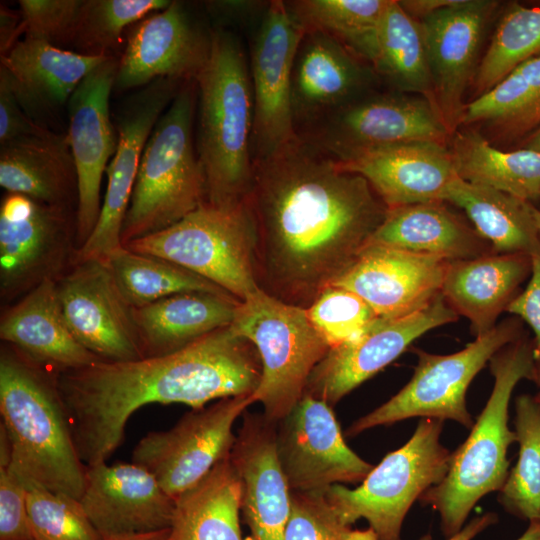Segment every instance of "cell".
<instances>
[{
	"label": "cell",
	"mask_w": 540,
	"mask_h": 540,
	"mask_svg": "<svg viewBox=\"0 0 540 540\" xmlns=\"http://www.w3.org/2000/svg\"><path fill=\"white\" fill-rule=\"evenodd\" d=\"M248 198L260 289L304 309L352 266L388 211L364 177L298 136L253 161Z\"/></svg>",
	"instance_id": "cell-1"
},
{
	"label": "cell",
	"mask_w": 540,
	"mask_h": 540,
	"mask_svg": "<svg viewBox=\"0 0 540 540\" xmlns=\"http://www.w3.org/2000/svg\"><path fill=\"white\" fill-rule=\"evenodd\" d=\"M261 374L255 345L230 324L178 351L100 360L59 373L57 382L78 455L89 466L111 457L139 408L151 403L202 408L215 399L252 394Z\"/></svg>",
	"instance_id": "cell-2"
},
{
	"label": "cell",
	"mask_w": 540,
	"mask_h": 540,
	"mask_svg": "<svg viewBox=\"0 0 540 540\" xmlns=\"http://www.w3.org/2000/svg\"><path fill=\"white\" fill-rule=\"evenodd\" d=\"M0 426L10 443L9 466L25 483L80 499V459L57 373L5 343L0 354Z\"/></svg>",
	"instance_id": "cell-3"
},
{
	"label": "cell",
	"mask_w": 540,
	"mask_h": 540,
	"mask_svg": "<svg viewBox=\"0 0 540 540\" xmlns=\"http://www.w3.org/2000/svg\"><path fill=\"white\" fill-rule=\"evenodd\" d=\"M208 61L195 79L199 99L196 149L206 201L237 203L248 197L253 179V94L249 65L237 39L211 30Z\"/></svg>",
	"instance_id": "cell-4"
},
{
	"label": "cell",
	"mask_w": 540,
	"mask_h": 540,
	"mask_svg": "<svg viewBox=\"0 0 540 540\" xmlns=\"http://www.w3.org/2000/svg\"><path fill=\"white\" fill-rule=\"evenodd\" d=\"M535 359L533 338L526 333L491 357L494 384L486 405L466 440L451 453L443 480L419 498L438 512L446 538L458 533L477 502L499 492L507 479V451L516 442V433L508 426L509 403L519 381L530 379Z\"/></svg>",
	"instance_id": "cell-5"
},
{
	"label": "cell",
	"mask_w": 540,
	"mask_h": 540,
	"mask_svg": "<svg viewBox=\"0 0 540 540\" xmlns=\"http://www.w3.org/2000/svg\"><path fill=\"white\" fill-rule=\"evenodd\" d=\"M197 86L184 82L144 147L121 240L164 230L206 201V183L194 142Z\"/></svg>",
	"instance_id": "cell-6"
},
{
	"label": "cell",
	"mask_w": 540,
	"mask_h": 540,
	"mask_svg": "<svg viewBox=\"0 0 540 540\" xmlns=\"http://www.w3.org/2000/svg\"><path fill=\"white\" fill-rule=\"evenodd\" d=\"M256 243V222L247 197L231 204L205 201L172 226L123 246L174 262L244 301L260 290Z\"/></svg>",
	"instance_id": "cell-7"
},
{
	"label": "cell",
	"mask_w": 540,
	"mask_h": 540,
	"mask_svg": "<svg viewBox=\"0 0 540 540\" xmlns=\"http://www.w3.org/2000/svg\"><path fill=\"white\" fill-rule=\"evenodd\" d=\"M443 424L421 418L410 439L388 453L357 488L329 487L324 496L338 517L347 525L365 519L378 540H401L413 503L448 471L451 452L440 441Z\"/></svg>",
	"instance_id": "cell-8"
},
{
	"label": "cell",
	"mask_w": 540,
	"mask_h": 540,
	"mask_svg": "<svg viewBox=\"0 0 540 540\" xmlns=\"http://www.w3.org/2000/svg\"><path fill=\"white\" fill-rule=\"evenodd\" d=\"M233 327L256 347L262 374L252 393L263 415L277 423L303 397L309 377L330 349L307 309L259 290L242 301Z\"/></svg>",
	"instance_id": "cell-9"
},
{
	"label": "cell",
	"mask_w": 540,
	"mask_h": 540,
	"mask_svg": "<svg viewBox=\"0 0 540 540\" xmlns=\"http://www.w3.org/2000/svg\"><path fill=\"white\" fill-rule=\"evenodd\" d=\"M524 333L521 320L512 317L453 354L437 355L414 348L418 362L409 382L388 401L354 421L345 436L354 437L413 417L452 420L471 429L474 421L466 405L469 385L498 350Z\"/></svg>",
	"instance_id": "cell-10"
},
{
	"label": "cell",
	"mask_w": 540,
	"mask_h": 540,
	"mask_svg": "<svg viewBox=\"0 0 540 540\" xmlns=\"http://www.w3.org/2000/svg\"><path fill=\"white\" fill-rule=\"evenodd\" d=\"M252 394L219 399L186 413L172 428L147 433L136 444L132 462L144 467L176 499L230 456L233 426Z\"/></svg>",
	"instance_id": "cell-11"
},
{
	"label": "cell",
	"mask_w": 540,
	"mask_h": 540,
	"mask_svg": "<svg viewBox=\"0 0 540 540\" xmlns=\"http://www.w3.org/2000/svg\"><path fill=\"white\" fill-rule=\"evenodd\" d=\"M75 220L70 207L8 193L0 206L2 298L27 293L46 279H58L74 259Z\"/></svg>",
	"instance_id": "cell-12"
},
{
	"label": "cell",
	"mask_w": 540,
	"mask_h": 540,
	"mask_svg": "<svg viewBox=\"0 0 540 540\" xmlns=\"http://www.w3.org/2000/svg\"><path fill=\"white\" fill-rule=\"evenodd\" d=\"M275 444L291 492L324 494L362 482L374 467L346 444L332 407L308 394L276 423Z\"/></svg>",
	"instance_id": "cell-13"
},
{
	"label": "cell",
	"mask_w": 540,
	"mask_h": 540,
	"mask_svg": "<svg viewBox=\"0 0 540 540\" xmlns=\"http://www.w3.org/2000/svg\"><path fill=\"white\" fill-rule=\"evenodd\" d=\"M283 1H271L254 40L250 60L253 94V161L297 138L293 69L305 34Z\"/></svg>",
	"instance_id": "cell-14"
},
{
	"label": "cell",
	"mask_w": 540,
	"mask_h": 540,
	"mask_svg": "<svg viewBox=\"0 0 540 540\" xmlns=\"http://www.w3.org/2000/svg\"><path fill=\"white\" fill-rule=\"evenodd\" d=\"M184 82L157 79L132 94L117 120V147L106 173L108 183L98 221L73 261L106 262L123 247L122 227L146 142Z\"/></svg>",
	"instance_id": "cell-15"
},
{
	"label": "cell",
	"mask_w": 540,
	"mask_h": 540,
	"mask_svg": "<svg viewBox=\"0 0 540 540\" xmlns=\"http://www.w3.org/2000/svg\"><path fill=\"white\" fill-rule=\"evenodd\" d=\"M64 319L77 341L102 361L144 358L133 307L104 261H73L56 280Z\"/></svg>",
	"instance_id": "cell-16"
},
{
	"label": "cell",
	"mask_w": 540,
	"mask_h": 540,
	"mask_svg": "<svg viewBox=\"0 0 540 540\" xmlns=\"http://www.w3.org/2000/svg\"><path fill=\"white\" fill-rule=\"evenodd\" d=\"M458 314L442 294L403 317H376L350 340L331 347L311 373L304 394L334 407L344 396L397 359L411 343Z\"/></svg>",
	"instance_id": "cell-17"
},
{
	"label": "cell",
	"mask_w": 540,
	"mask_h": 540,
	"mask_svg": "<svg viewBox=\"0 0 540 540\" xmlns=\"http://www.w3.org/2000/svg\"><path fill=\"white\" fill-rule=\"evenodd\" d=\"M117 67L115 55L107 57L85 76L67 102L69 126L66 135L77 172L75 224L80 246L98 221L103 174L117 147L109 108Z\"/></svg>",
	"instance_id": "cell-18"
},
{
	"label": "cell",
	"mask_w": 540,
	"mask_h": 540,
	"mask_svg": "<svg viewBox=\"0 0 540 540\" xmlns=\"http://www.w3.org/2000/svg\"><path fill=\"white\" fill-rule=\"evenodd\" d=\"M211 42V31L193 19L182 2L171 1L130 27L114 89H138L161 78L195 81L208 61Z\"/></svg>",
	"instance_id": "cell-19"
},
{
	"label": "cell",
	"mask_w": 540,
	"mask_h": 540,
	"mask_svg": "<svg viewBox=\"0 0 540 540\" xmlns=\"http://www.w3.org/2000/svg\"><path fill=\"white\" fill-rule=\"evenodd\" d=\"M498 2L459 0L422 19L435 108L449 134L456 132L466 104L463 96L475 75L479 46Z\"/></svg>",
	"instance_id": "cell-20"
},
{
	"label": "cell",
	"mask_w": 540,
	"mask_h": 540,
	"mask_svg": "<svg viewBox=\"0 0 540 540\" xmlns=\"http://www.w3.org/2000/svg\"><path fill=\"white\" fill-rule=\"evenodd\" d=\"M337 164L364 177L389 208L446 202L459 177L451 151L435 142H410L345 151Z\"/></svg>",
	"instance_id": "cell-21"
},
{
	"label": "cell",
	"mask_w": 540,
	"mask_h": 540,
	"mask_svg": "<svg viewBox=\"0 0 540 540\" xmlns=\"http://www.w3.org/2000/svg\"><path fill=\"white\" fill-rule=\"evenodd\" d=\"M81 505L103 539L170 528L175 499L136 463L86 466Z\"/></svg>",
	"instance_id": "cell-22"
},
{
	"label": "cell",
	"mask_w": 540,
	"mask_h": 540,
	"mask_svg": "<svg viewBox=\"0 0 540 540\" xmlns=\"http://www.w3.org/2000/svg\"><path fill=\"white\" fill-rule=\"evenodd\" d=\"M448 263L436 256L369 244L332 286L358 295L378 317H403L441 294Z\"/></svg>",
	"instance_id": "cell-23"
},
{
	"label": "cell",
	"mask_w": 540,
	"mask_h": 540,
	"mask_svg": "<svg viewBox=\"0 0 540 540\" xmlns=\"http://www.w3.org/2000/svg\"><path fill=\"white\" fill-rule=\"evenodd\" d=\"M230 453L242 481L241 513L250 540H285L291 491L276 452V423L245 411Z\"/></svg>",
	"instance_id": "cell-24"
},
{
	"label": "cell",
	"mask_w": 540,
	"mask_h": 540,
	"mask_svg": "<svg viewBox=\"0 0 540 540\" xmlns=\"http://www.w3.org/2000/svg\"><path fill=\"white\" fill-rule=\"evenodd\" d=\"M450 135L426 99L379 98L344 110L318 137L329 155L345 151L410 142L446 145Z\"/></svg>",
	"instance_id": "cell-25"
},
{
	"label": "cell",
	"mask_w": 540,
	"mask_h": 540,
	"mask_svg": "<svg viewBox=\"0 0 540 540\" xmlns=\"http://www.w3.org/2000/svg\"><path fill=\"white\" fill-rule=\"evenodd\" d=\"M57 279H46L1 318L0 337L23 355L55 373L100 361L69 329L57 296Z\"/></svg>",
	"instance_id": "cell-26"
},
{
	"label": "cell",
	"mask_w": 540,
	"mask_h": 540,
	"mask_svg": "<svg viewBox=\"0 0 540 540\" xmlns=\"http://www.w3.org/2000/svg\"><path fill=\"white\" fill-rule=\"evenodd\" d=\"M530 274L531 256L524 253L494 252L452 261L441 294L458 316L469 320L476 338L496 326L497 318L521 292Z\"/></svg>",
	"instance_id": "cell-27"
},
{
	"label": "cell",
	"mask_w": 540,
	"mask_h": 540,
	"mask_svg": "<svg viewBox=\"0 0 540 540\" xmlns=\"http://www.w3.org/2000/svg\"><path fill=\"white\" fill-rule=\"evenodd\" d=\"M107 57L84 55L23 38L1 56L0 67L5 70L21 107L39 123V117L67 104L79 83Z\"/></svg>",
	"instance_id": "cell-28"
},
{
	"label": "cell",
	"mask_w": 540,
	"mask_h": 540,
	"mask_svg": "<svg viewBox=\"0 0 540 540\" xmlns=\"http://www.w3.org/2000/svg\"><path fill=\"white\" fill-rule=\"evenodd\" d=\"M445 202H426L389 208L369 244L449 262L494 253L492 245Z\"/></svg>",
	"instance_id": "cell-29"
},
{
	"label": "cell",
	"mask_w": 540,
	"mask_h": 540,
	"mask_svg": "<svg viewBox=\"0 0 540 540\" xmlns=\"http://www.w3.org/2000/svg\"><path fill=\"white\" fill-rule=\"evenodd\" d=\"M0 185L41 203H77V172L67 135L48 130L0 144Z\"/></svg>",
	"instance_id": "cell-30"
},
{
	"label": "cell",
	"mask_w": 540,
	"mask_h": 540,
	"mask_svg": "<svg viewBox=\"0 0 540 540\" xmlns=\"http://www.w3.org/2000/svg\"><path fill=\"white\" fill-rule=\"evenodd\" d=\"M241 302L229 294L192 291L133 308L144 357L178 351L232 324Z\"/></svg>",
	"instance_id": "cell-31"
},
{
	"label": "cell",
	"mask_w": 540,
	"mask_h": 540,
	"mask_svg": "<svg viewBox=\"0 0 540 540\" xmlns=\"http://www.w3.org/2000/svg\"><path fill=\"white\" fill-rule=\"evenodd\" d=\"M242 481L230 458L175 499L167 540H243Z\"/></svg>",
	"instance_id": "cell-32"
},
{
	"label": "cell",
	"mask_w": 540,
	"mask_h": 540,
	"mask_svg": "<svg viewBox=\"0 0 540 540\" xmlns=\"http://www.w3.org/2000/svg\"><path fill=\"white\" fill-rule=\"evenodd\" d=\"M360 66L335 38L305 32L293 69L294 115L317 113L334 106L361 85Z\"/></svg>",
	"instance_id": "cell-33"
},
{
	"label": "cell",
	"mask_w": 540,
	"mask_h": 540,
	"mask_svg": "<svg viewBox=\"0 0 540 540\" xmlns=\"http://www.w3.org/2000/svg\"><path fill=\"white\" fill-rule=\"evenodd\" d=\"M446 202L465 211L475 230L496 253L531 255L540 247L530 202L460 177L450 186Z\"/></svg>",
	"instance_id": "cell-34"
},
{
	"label": "cell",
	"mask_w": 540,
	"mask_h": 540,
	"mask_svg": "<svg viewBox=\"0 0 540 540\" xmlns=\"http://www.w3.org/2000/svg\"><path fill=\"white\" fill-rule=\"evenodd\" d=\"M458 176L521 200L540 201V154L502 151L475 131L457 133L450 150Z\"/></svg>",
	"instance_id": "cell-35"
},
{
	"label": "cell",
	"mask_w": 540,
	"mask_h": 540,
	"mask_svg": "<svg viewBox=\"0 0 540 540\" xmlns=\"http://www.w3.org/2000/svg\"><path fill=\"white\" fill-rule=\"evenodd\" d=\"M369 61L398 88L422 94L435 108L421 22L411 17L399 1L389 0L383 12Z\"/></svg>",
	"instance_id": "cell-36"
},
{
	"label": "cell",
	"mask_w": 540,
	"mask_h": 540,
	"mask_svg": "<svg viewBox=\"0 0 540 540\" xmlns=\"http://www.w3.org/2000/svg\"><path fill=\"white\" fill-rule=\"evenodd\" d=\"M474 123H486L511 139L540 127V56L523 62L466 104L461 124Z\"/></svg>",
	"instance_id": "cell-37"
},
{
	"label": "cell",
	"mask_w": 540,
	"mask_h": 540,
	"mask_svg": "<svg viewBox=\"0 0 540 540\" xmlns=\"http://www.w3.org/2000/svg\"><path fill=\"white\" fill-rule=\"evenodd\" d=\"M106 263L121 293L133 308L184 292L229 294L208 279L174 262L134 252L124 246Z\"/></svg>",
	"instance_id": "cell-38"
},
{
	"label": "cell",
	"mask_w": 540,
	"mask_h": 540,
	"mask_svg": "<svg viewBox=\"0 0 540 540\" xmlns=\"http://www.w3.org/2000/svg\"><path fill=\"white\" fill-rule=\"evenodd\" d=\"M518 460L498 492L500 505L515 517L540 521V404L522 394L515 400Z\"/></svg>",
	"instance_id": "cell-39"
},
{
	"label": "cell",
	"mask_w": 540,
	"mask_h": 540,
	"mask_svg": "<svg viewBox=\"0 0 540 540\" xmlns=\"http://www.w3.org/2000/svg\"><path fill=\"white\" fill-rule=\"evenodd\" d=\"M389 0H298L285 2L306 32L342 40L370 59L376 30Z\"/></svg>",
	"instance_id": "cell-40"
},
{
	"label": "cell",
	"mask_w": 540,
	"mask_h": 540,
	"mask_svg": "<svg viewBox=\"0 0 540 540\" xmlns=\"http://www.w3.org/2000/svg\"><path fill=\"white\" fill-rule=\"evenodd\" d=\"M540 56V7L512 3L502 15L474 75L475 94L486 93L523 62Z\"/></svg>",
	"instance_id": "cell-41"
},
{
	"label": "cell",
	"mask_w": 540,
	"mask_h": 540,
	"mask_svg": "<svg viewBox=\"0 0 540 540\" xmlns=\"http://www.w3.org/2000/svg\"><path fill=\"white\" fill-rule=\"evenodd\" d=\"M169 0H83L70 46L89 56H111L130 28Z\"/></svg>",
	"instance_id": "cell-42"
},
{
	"label": "cell",
	"mask_w": 540,
	"mask_h": 540,
	"mask_svg": "<svg viewBox=\"0 0 540 540\" xmlns=\"http://www.w3.org/2000/svg\"><path fill=\"white\" fill-rule=\"evenodd\" d=\"M25 484L33 540H103L79 499L36 483Z\"/></svg>",
	"instance_id": "cell-43"
},
{
	"label": "cell",
	"mask_w": 540,
	"mask_h": 540,
	"mask_svg": "<svg viewBox=\"0 0 540 540\" xmlns=\"http://www.w3.org/2000/svg\"><path fill=\"white\" fill-rule=\"evenodd\" d=\"M307 312L330 348L350 340L378 317L362 298L338 286L326 288Z\"/></svg>",
	"instance_id": "cell-44"
},
{
	"label": "cell",
	"mask_w": 540,
	"mask_h": 540,
	"mask_svg": "<svg viewBox=\"0 0 540 540\" xmlns=\"http://www.w3.org/2000/svg\"><path fill=\"white\" fill-rule=\"evenodd\" d=\"M285 540H378L375 532L354 529L335 513L324 494L291 492Z\"/></svg>",
	"instance_id": "cell-45"
},
{
	"label": "cell",
	"mask_w": 540,
	"mask_h": 540,
	"mask_svg": "<svg viewBox=\"0 0 540 540\" xmlns=\"http://www.w3.org/2000/svg\"><path fill=\"white\" fill-rule=\"evenodd\" d=\"M83 0H20L24 38L70 46Z\"/></svg>",
	"instance_id": "cell-46"
},
{
	"label": "cell",
	"mask_w": 540,
	"mask_h": 540,
	"mask_svg": "<svg viewBox=\"0 0 540 540\" xmlns=\"http://www.w3.org/2000/svg\"><path fill=\"white\" fill-rule=\"evenodd\" d=\"M0 540H33L27 487L9 465H0Z\"/></svg>",
	"instance_id": "cell-47"
},
{
	"label": "cell",
	"mask_w": 540,
	"mask_h": 540,
	"mask_svg": "<svg viewBox=\"0 0 540 540\" xmlns=\"http://www.w3.org/2000/svg\"><path fill=\"white\" fill-rule=\"evenodd\" d=\"M48 130L24 111L5 70L0 67V144L20 137L41 135Z\"/></svg>",
	"instance_id": "cell-48"
},
{
	"label": "cell",
	"mask_w": 540,
	"mask_h": 540,
	"mask_svg": "<svg viewBox=\"0 0 540 540\" xmlns=\"http://www.w3.org/2000/svg\"><path fill=\"white\" fill-rule=\"evenodd\" d=\"M530 256L531 274L527 286L514 298L506 311L530 326L534 333L536 358H540V247Z\"/></svg>",
	"instance_id": "cell-49"
},
{
	"label": "cell",
	"mask_w": 540,
	"mask_h": 540,
	"mask_svg": "<svg viewBox=\"0 0 540 540\" xmlns=\"http://www.w3.org/2000/svg\"><path fill=\"white\" fill-rule=\"evenodd\" d=\"M23 34V26L20 12L13 11L6 5H0V54L6 55L19 41L18 37Z\"/></svg>",
	"instance_id": "cell-50"
},
{
	"label": "cell",
	"mask_w": 540,
	"mask_h": 540,
	"mask_svg": "<svg viewBox=\"0 0 540 540\" xmlns=\"http://www.w3.org/2000/svg\"><path fill=\"white\" fill-rule=\"evenodd\" d=\"M498 520V516L494 512H486L482 515L474 517L455 535L446 538V540H473L477 535L484 530L494 525ZM419 540H432L430 535H424Z\"/></svg>",
	"instance_id": "cell-51"
},
{
	"label": "cell",
	"mask_w": 540,
	"mask_h": 540,
	"mask_svg": "<svg viewBox=\"0 0 540 540\" xmlns=\"http://www.w3.org/2000/svg\"><path fill=\"white\" fill-rule=\"evenodd\" d=\"M459 0H402V8L415 19H424L445 7L456 4Z\"/></svg>",
	"instance_id": "cell-52"
},
{
	"label": "cell",
	"mask_w": 540,
	"mask_h": 540,
	"mask_svg": "<svg viewBox=\"0 0 540 540\" xmlns=\"http://www.w3.org/2000/svg\"><path fill=\"white\" fill-rule=\"evenodd\" d=\"M168 535L169 528L152 533L116 536L105 538L103 540H167Z\"/></svg>",
	"instance_id": "cell-53"
},
{
	"label": "cell",
	"mask_w": 540,
	"mask_h": 540,
	"mask_svg": "<svg viewBox=\"0 0 540 540\" xmlns=\"http://www.w3.org/2000/svg\"><path fill=\"white\" fill-rule=\"evenodd\" d=\"M516 540H540V521L529 522L528 528Z\"/></svg>",
	"instance_id": "cell-54"
},
{
	"label": "cell",
	"mask_w": 540,
	"mask_h": 540,
	"mask_svg": "<svg viewBox=\"0 0 540 540\" xmlns=\"http://www.w3.org/2000/svg\"><path fill=\"white\" fill-rule=\"evenodd\" d=\"M529 380L532 381L537 387V393L533 397L536 402L540 404V358L535 359L531 377Z\"/></svg>",
	"instance_id": "cell-55"
},
{
	"label": "cell",
	"mask_w": 540,
	"mask_h": 540,
	"mask_svg": "<svg viewBox=\"0 0 540 540\" xmlns=\"http://www.w3.org/2000/svg\"><path fill=\"white\" fill-rule=\"evenodd\" d=\"M523 148L530 149L540 154V127L528 136Z\"/></svg>",
	"instance_id": "cell-56"
},
{
	"label": "cell",
	"mask_w": 540,
	"mask_h": 540,
	"mask_svg": "<svg viewBox=\"0 0 540 540\" xmlns=\"http://www.w3.org/2000/svg\"><path fill=\"white\" fill-rule=\"evenodd\" d=\"M530 212L533 218V221L535 223L536 229L538 231V234L540 236V209L530 203Z\"/></svg>",
	"instance_id": "cell-57"
}]
</instances>
